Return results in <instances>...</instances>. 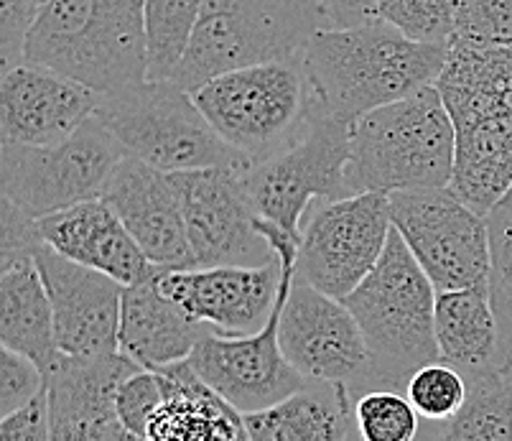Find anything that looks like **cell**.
I'll return each instance as SVG.
<instances>
[{
	"label": "cell",
	"mask_w": 512,
	"mask_h": 441,
	"mask_svg": "<svg viewBox=\"0 0 512 441\" xmlns=\"http://www.w3.org/2000/svg\"><path fill=\"white\" fill-rule=\"evenodd\" d=\"M449 46L416 41L385 18L319 29L304 51L314 110L355 125L388 102L436 85Z\"/></svg>",
	"instance_id": "obj_1"
},
{
	"label": "cell",
	"mask_w": 512,
	"mask_h": 441,
	"mask_svg": "<svg viewBox=\"0 0 512 441\" xmlns=\"http://www.w3.org/2000/svg\"><path fill=\"white\" fill-rule=\"evenodd\" d=\"M370 350V370L355 398L372 388L406 393L418 368L441 360L436 340V286L398 230L365 281L344 299Z\"/></svg>",
	"instance_id": "obj_2"
},
{
	"label": "cell",
	"mask_w": 512,
	"mask_h": 441,
	"mask_svg": "<svg viewBox=\"0 0 512 441\" xmlns=\"http://www.w3.org/2000/svg\"><path fill=\"white\" fill-rule=\"evenodd\" d=\"M23 62L107 95L148 80L146 0H44Z\"/></svg>",
	"instance_id": "obj_3"
},
{
	"label": "cell",
	"mask_w": 512,
	"mask_h": 441,
	"mask_svg": "<svg viewBox=\"0 0 512 441\" xmlns=\"http://www.w3.org/2000/svg\"><path fill=\"white\" fill-rule=\"evenodd\" d=\"M456 125L439 87L428 85L362 115L349 138V192L393 194L449 187Z\"/></svg>",
	"instance_id": "obj_4"
},
{
	"label": "cell",
	"mask_w": 512,
	"mask_h": 441,
	"mask_svg": "<svg viewBox=\"0 0 512 441\" xmlns=\"http://www.w3.org/2000/svg\"><path fill=\"white\" fill-rule=\"evenodd\" d=\"M192 95L214 131L250 164L293 146L314 113L304 57L230 69L202 82Z\"/></svg>",
	"instance_id": "obj_5"
},
{
	"label": "cell",
	"mask_w": 512,
	"mask_h": 441,
	"mask_svg": "<svg viewBox=\"0 0 512 441\" xmlns=\"http://www.w3.org/2000/svg\"><path fill=\"white\" fill-rule=\"evenodd\" d=\"M95 118L105 123L130 156L169 174L212 166H253L214 131L192 90L174 80H143L100 95Z\"/></svg>",
	"instance_id": "obj_6"
},
{
	"label": "cell",
	"mask_w": 512,
	"mask_h": 441,
	"mask_svg": "<svg viewBox=\"0 0 512 441\" xmlns=\"http://www.w3.org/2000/svg\"><path fill=\"white\" fill-rule=\"evenodd\" d=\"M327 26L321 0H204L174 82L197 90L230 69L304 57L316 31Z\"/></svg>",
	"instance_id": "obj_7"
},
{
	"label": "cell",
	"mask_w": 512,
	"mask_h": 441,
	"mask_svg": "<svg viewBox=\"0 0 512 441\" xmlns=\"http://www.w3.org/2000/svg\"><path fill=\"white\" fill-rule=\"evenodd\" d=\"M258 227L283 258L281 291H278L271 317L258 332L248 337H225L204 327L197 347L189 355L194 370L240 413H255L276 406L306 383L304 375L286 360L281 347V317L288 294H291L293 278H296L299 245L263 217L258 220Z\"/></svg>",
	"instance_id": "obj_8"
},
{
	"label": "cell",
	"mask_w": 512,
	"mask_h": 441,
	"mask_svg": "<svg viewBox=\"0 0 512 441\" xmlns=\"http://www.w3.org/2000/svg\"><path fill=\"white\" fill-rule=\"evenodd\" d=\"M128 156L123 143L92 115L77 131L49 146L3 143V197L34 217L102 197L115 166Z\"/></svg>",
	"instance_id": "obj_9"
},
{
	"label": "cell",
	"mask_w": 512,
	"mask_h": 441,
	"mask_svg": "<svg viewBox=\"0 0 512 441\" xmlns=\"http://www.w3.org/2000/svg\"><path fill=\"white\" fill-rule=\"evenodd\" d=\"M393 227L403 235L436 291L490 289V222L451 187L388 194Z\"/></svg>",
	"instance_id": "obj_10"
},
{
	"label": "cell",
	"mask_w": 512,
	"mask_h": 441,
	"mask_svg": "<svg viewBox=\"0 0 512 441\" xmlns=\"http://www.w3.org/2000/svg\"><path fill=\"white\" fill-rule=\"evenodd\" d=\"M349 138L352 125L314 110L299 141L245 171V187L258 215L296 245L311 204L352 194L347 184Z\"/></svg>",
	"instance_id": "obj_11"
},
{
	"label": "cell",
	"mask_w": 512,
	"mask_h": 441,
	"mask_svg": "<svg viewBox=\"0 0 512 441\" xmlns=\"http://www.w3.org/2000/svg\"><path fill=\"white\" fill-rule=\"evenodd\" d=\"M390 230L388 194L360 192L319 199L311 204L301 227L296 278L344 301L377 266Z\"/></svg>",
	"instance_id": "obj_12"
},
{
	"label": "cell",
	"mask_w": 512,
	"mask_h": 441,
	"mask_svg": "<svg viewBox=\"0 0 512 441\" xmlns=\"http://www.w3.org/2000/svg\"><path fill=\"white\" fill-rule=\"evenodd\" d=\"M245 171L230 166L174 171L197 266H260L278 258L258 227Z\"/></svg>",
	"instance_id": "obj_13"
},
{
	"label": "cell",
	"mask_w": 512,
	"mask_h": 441,
	"mask_svg": "<svg viewBox=\"0 0 512 441\" xmlns=\"http://www.w3.org/2000/svg\"><path fill=\"white\" fill-rule=\"evenodd\" d=\"M286 360L306 380H339L357 391L370 370V350L355 314L342 299L293 278L281 317Z\"/></svg>",
	"instance_id": "obj_14"
},
{
	"label": "cell",
	"mask_w": 512,
	"mask_h": 441,
	"mask_svg": "<svg viewBox=\"0 0 512 441\" xmlns=\"http://www.w3.org/2000/svg\"><path fill=\"white\" fill-rule=\"evenodd\" d=\"M283 258L260 266H197L161 271V291L204 327L225 337L258 332L278 301Z\"/></svg>",
	"instance_id": "obj_15"
},
{
	"label": "cell",
	"mask_w": 512,
	"mask_h": 441,
	"mask_svg": "<svg viewBox=\"0 0 512 441\" xmlns=\"http://www.w3.org/2000/svg\"><path fill=\"white\" fill-rule=\"evenodd\" d=\"M36 266L54 309L59 350L64 355L120 352L125 283L97 268L69 261L46 243L36 253Z\"/></svg>",
	"instance_id": "obj_16"
},
{
	"label": "cell",
	"mask_w": 512,
	"mask_h": 441,
	"mask_svg": "<svg viewBox=\"0 0 512 441\" xmlns=\"http://www.w3.org/2000/svg\"><path fill=\"white\" fill-rule=\"evenodd\" d=\"M141 368L125 352L113 355H59L46 373L51 441L130 439L120 424V385Z\"/></svg>",
	"instance_id": "obj_17"
},
{
	"label": "cell",
	"mask_w": 512,
	"mask_h": 441,
	"mask_svg": "<svg viewBox=\"0 0 512 441\" xmlns=\"http://www.w3.org/2000/svg\"><path fill=\"white\" fill-rule=\"evenodd\" d=\"M102 199L118 212L148 261L169 271L197 268L174 174L128 153L107 179Z\"/></svg>",
	"instance_id": "obj_18"
},
{
	"label": "cell",
	"mask_w": 512,
	"mask_h": 441,
	"mask_svg": "<svg viewBox=\"0 0 512 441\" xmlns=\"http://www.w3.org/2000/svg\"><path fill=\"white\" fill-rule=\"evenodd\" d=\"M100 105V92L41 64L21 62L0 82L3 143L49 146L72 136Z\"/></svg>",
	"instance_id": "obj_19"
},
{
	"label": "cell",
	"mask_w": 512,
	"mask_h": 441,
	"mask_svg": "<svg viewBox=\"0 0 512 441\" xmlns=\"http://www.w3.org/2000/svg\"><path fill=\"white\" fill-rule=\"evenodd\" d=\"M39 230L44 243L64 258L123 283H133L151 266L138 240L102 197L39 217Z\"/></svg>",
	"instance_id": "obj_20"
},
{
	"label": "cell",
	"mask_w": 512,
	"mask_h": 441,
	"mask_svg": "<svg viewBox=\"0 0 512 441\" xmlns=\"http://www.w3.org/2000/svg\"><path fill=\"white\" fill-rule=\"evenodd\" d=\"M161 271L151 263L143 276L125 283L120 311V352L148 370L186 360L204 332V324L161 291Z\"/></svg>",
	"instance_id": "obj_21"
},
{
	"label": "cell",
	"mask_w": 512,
	"mask_h": 441,
	"mask_svg": "<svg viewBox=\"0 0 512 441\" xmlns=\"http://www.w3.org/2000/svg\"><path fill=\"white\" fill-rule=\"evenodd\" d=\"M164 401L148 429V441H242L250 439L245 413L217 393L186 360L156 370Z\"/></svg>",
	"instance_id": "obj_22"
},
{
	"label": "cell",
	"mask_w": 512,
	"mask_h": 441,
	"mask_svg": "<svg viewBox=\"0 0 512 441\" xmlns=\"http://www.w3.org/2000/svg\"><path fill=\"white\" fill-rule=\"evenodd\" d=\"M253 441H357V398L339 380H306L299 391L263 411L245 413Z\"/></svg>",
	"instance_id": "obj_23"
},
{
	"label": "cell",
	"mask_w": 512,
	"mask_h": 441,
	"mask_svg": "<svg viewBox=\"0 0 512 441\" xmlns=\"http://www.w3.org/2000/svg\"><path fill=\"white\" fill-rule=\"evenodd\" d=\"M436 340L441 360L464 378L510 365L490 289L436 291Z\"/></svg>",
	"instance_id": "obj_24"
},
{
	"label": "cell",
	"mask_w": 512,
	"mask_h": 441,
	"mask_svg": "<svg viewBox=\"0 0 512 441\" xmlns=\"http://www.w3.org/2000/svg\"><path fill=\"white\" fill-rule=\"evenodd\" d=\"M436 87L454 125L479 118L512 123V46H451Z\"/></svg>",
	"instance_id": "obj_25"
},
{
	"label": "cell",
	"mask_w": 512,
	"mask_h": 441,
	"mask_svg": "<svg viewBox=\"0 0 512 441\" xmlns=\"http://www.w3.org/2000/svg\"><path fill=\"white\" fill-rule=\"evenodd\" d=\"M0 342L31 357L44 375L62 355L54 309L36 261L0 271Z\"/></svg>",
	"instance_id": "obj_26"
},
{
	"label": "cell",
	"mask_w": 512,
	"mask_h": 441,
	"mask_svg": "<svg viewBox=\"0 0 512 441\" xmlns=\"http://www.w3.org/2000/svg\"><path fill=\"white\" fill-rule=\"evenodd\" d=\"M436 436L449 441H510L512 365L467 378L464 406L439 424Z\"/></svg>",
	"instance_id": "obj_27"
},
{
	"label": "cell",
	"mask_w": 512,
	"mask_h": 441,
	"mask_svg": "<svg viewBox=\"0 0 512 441\" xmlns=\"http://www.w3.org/2000/svg\"><path fill=\"white\" fill-rule=\"evenodd\" d=\"M204 0H146L148 80H174L192 46Z\"/></svg>",
	"instance_id": "obj_28"
},
{
	"label": "cell",
	"mask_w": 512,
	"mask_h": 441,
	"mask_svg": "<svg viewBox=\"0 0 512 441\" xmlns=\"http://www.w3.org/2000/svg\"><path fill=\"white\" fill-rule=\"evenodd\" d=\"M357 424L365 441H411L421 434V413L406 393L372 388L357 396Z\"/></svg>",
	"instance_id": "obj_29"
},
{
	"label": "cell",
	"mask_w": 512,
	"mask_h": 441,
	"mask_svg": "<svg viewBox=\"0 0 512 441\" xmlns=\"http://www.w3.org/2000/svg\"><path fill=\"white\" fill-rule=\"evenodd\" d=\"M406 396L421 413V419H428L431 424H444L464 406L467 378L449 362H428L411 375Z\"/></svg>",
	"instance_id": "obj_30"
},
{
	"label": "cell",
	"mask_w": 512,
	"mask_h": 441,
	"mask_svg": "<svg viewBox=\"0 0 512 441\" xmlns=\"http://www.w3.org/2000/svg\"><path fill=\"white\" fill-rule=\"evenodd\" d=\"M456 8L459 0H380L377 16L398 26L411 39L451 49Z\"/></svg>",
	"instance_id": "obj_31"
},
{
	"label": "cell",
	"mask_w": 512,
	"mask_h": 441,
	"mask_svg": "<svg viewBox=\"0 0 512 441\" xmlns=\"http://www.w3.org/2000/svg\"><path fill=\"white\" fill-rule=\"evenodd\" d=\"M490 222V301L495 309L500 337L512 357V212L495 207L487 215Z\"/></svg>",
	"instance_id": "obj_32"
},
{
	"label": "cell",
	"mask_w": 512,
	"mask_h": 441,
	"mask_svg": "<svg viewBox=\"0 0 512 441\" xmlns=\"http://www.w3.org/2000/svg\"><path fill=\"white\" fill-rule=\"evenodd\" d=\"M451 46H512V0H459Z\"/></svg>",
	"instance_id": "obj_33"
},
{
	"label": "cell",
	"mask_w": 512,
	"mask_h": 441,
	"mask_svg": "<svg viewBox=\"0 0 512 441\" xmlns=\"http://www.w3.org/2000/svg\"><path fill=\"white\" fill-rule=\"evenodd\" d=\"M161 401H164V385L156 370L138 368L123 380L115 406H118L120 424L125 426L130 439H148V429Z\"/></svg>",
	"instance_id": "obj_34"
},
{
	"label": "cell",
	"mask_w": 512,
	"mask_h": 441,
	"mask_svg": "<svg viewBox=\"0 0 512 441\" xmlns=\"http://www.w3.org/2000/svg\"><path fill=\"white\" fill-rule=\"evenodd\" d=\"M44 245L39 230V217L29 215L18 204L3 197L0 212V271L18 266V263L36 261V253Z\"/></svg>",
	"instance_id": "obj_35"
},
{
	"label": "cell",
	"mask_w": 512,
	"mask_h": 441,
	"mask_svg": "<svg viewBox=\"0 0 512 441\" xmlns=\"http://www.w3.org/2000/svg\"><path fill=\"white\" fill-rule=\"evenodd\" d=\"M44 385V370L31 357L3 345L0 350V419L26 406Z\"/></svg>",
	"instance_id": "obj_36"
},
{
	"label": "cell",
	"mask_w": 512,
	"mask_h": 441,
	"mask_svg": "<svg viewBox=\"0 0 512 441\" xmlns=\"http://www.w3.org/2000/svg\"><path fill=\"white\" fill-rule=\"evenodd\" d=\"M39 13L36 0H0V59L3 72L23 62L26 39Z\"/></svg>",
	"instance_id": "obj_37"
},
{
	"label": "cell",
	"mask_w": 512,
	"mask_h": 441,
	"mask_svg": "<svg viewBox=\"0 0 512 441\" xmlns=\"http://www.w3.org/2000/svg\"><path fill=\"white\" fill-rule=\"evenodd\" d=\"M0 441H51L49 393L46 385L26 406L0 419Z\"/></svg>",
	"instance_id": "obj_38"
},
{
	"label": "cell",
	"mask_w": 512,
	"mask_h": 441,
	"mask_svg": "<svg viewBox=\"0 0 512 441\" xmlns=\"http://www.w3.org/2000/svg\"><path fill=\"white\" fill-rule=\"evenodd\" d=\"M377 3L380 0H321V8L332 29H344L377 18Z\"/></svg>",
	"instance_id": "obj_39"
},
{
	"label": "cell",
	"mask_w": 512,
	"mask_h": 441,
	"mask_svg": "<svg viewBox=\"0 0 512 441\" xmlns=\"http://www.w3.org/2000/svg\"><path fill=\"white\" fill-rule=\"evenodd\" d=\"M497 207H502V210H510L512 212V187H510V192H507L505 197L500 199V204H497Z\"/></svg>",
	"instance_id": "obj_40"
},
{
	"label": "cell",
	"mask_w": 512,
	"mask_h": 441,
	"mask_svg": "<svg viewBox=\"0 0 512 441\" xmlns=\"http://www.w3.org/2000/svg\"><path fill=\"white\" fill-rule=\"evenodd\" d=\"M36 3H39V6H41V3H44V0H36Z\"/></svg>",
	"instance_id": "obj_41"
},
{
	"label": "cell",
	"mask_w": 512,
	"mask_h": 441,
	"mask_svg": "<svg viewBox=\"0 0 512 441\" xmlns=\"http://www.w3.org/2000/svg\"><path fill=\"white\" fill-rule=\"evenodd\" d=\"M510 365H512V357H510Z\"/></svg>",
	"instance_id": "obj_42"
}]
</instances>
